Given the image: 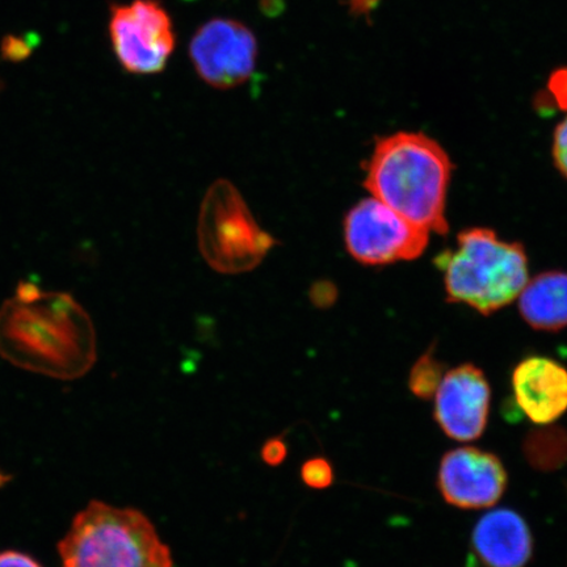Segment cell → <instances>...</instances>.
<instances>
[{
  "label": "cell",
  "mask_w": 567,
  "mask_h": 567,
  "mask_svg": "<svg viewBox=\"0 0 567 567\" xmlns=\"http://www.w3.org/2000/svg\"><path fill=\"white\" fill-rule=\"evenodd\" d=\"M472 547L485 567H526L534 553V538L519 514L499 508L481 517Z\"/></svg>",
  "instance_id": "12"
},
{
  "label": "cell",
  "mask_w": 567,
  "mask_h": 567,
  "mask_svg": "<svg viewBox=\"0 0 567 567\" xmlns=\"http://www.w3.org/2000/svg\"><path fill=\"white\" fill-rule=\"evenodd\" d=\"M274 245L238 189L228 181L213 184L198 218V246L207 264L221 274L251 271Z\"/></svg>",
  "instance_id": "5"
},
{
  "label": "cell",
  "mask_w": 567,
  "mask_h": 567,
  "mask_svg": "<svg viewBox=\"0 0 567 567\" xmlns=\"http://www.w3.org/2000/svg\"><path fill=\"white\" fill-rule=\"evenodd\" d=\"M548 94L561 111H567V68L553 71L548 80Z\"/></svg>",
  "instance_id": "17"
},
{
  "label": "cell",
  "mask_w": 567,
  "mask_h": 567,
  "mask_svg": "<svg viewBox=\"0 0 567 567\" xmlns=\"http://www.w3.org/2000/svg\"><path fill=\"white\" fill-rule=\"evenodd\" d=\"M276 6L281 7V0H264L265 11H269L271 13L279 11L280 9H278Z\"/></svg>",
  "instance_id": "23"
},
{
  "label": "cell",
  "mask_w": 567,
  "mask_h": 567,
  "mask_svg": "<svg viewBox=\"0 0 567 567\" xmlns=\"http://www.w3.org/2000/svg\"><path fill=\"white\" fill-rule=\"evenodd\" d=\"M110 35L122 66L132 74H157L175 48L173 21L158 0L112 7Z\"/></svg>",
  "instance_id": "7"
},
{
  "label": "cell",
  "mask_w": 567,
  "mask_h": 567,
  "mask_svg": "<svg viewBox=\"0 0 567 567\" xmlns=\"http://www.w3.org/2000/svg\"><path fill=\"white\" fill-rule=\"evenodd\" d=\"M380 0H350V9L357 16H368L374 7H378Z\"/></svg>",
  "instance_id": "21"
},
{
  "label": "cell",
  "mask_w": 567,
  "mask_h": 567,
  "mask_svg": "<svg viewBox=\"0 0 567 567\" xmlns=\"http://www.w3.org/2000/svg\"><path fill=\"white\" fill-rule=\"evenodd\" d=\"M517 406L536 424H550L567 410V371L557 361L532 357L513 373Z\"/></svg>",
  "instance_id": "11"
},
{
  "label": "cell",
  "mask_w": 567,
  "mask_h": 567,
  "mask_svg": "<svg viewBox=\"0 0 567 567\" xmlns=\"http://www.w3.org/2000/svg\"><path fill=\"white\" fill-rule=\"evenodd\" d=\"M502 461L476 446H461L445 453L437 474V486L449 505L481 509L496 505L507 488Z\"/></svg>",
  "instance_id": "9"
},
{
  "label": "cell",
  "mask_w": 567,
  "mask_h": 567,
  "mask_svg": "<svg viewBox=\"0 0 567 567\" xmlns=\"http://www.w3.org/2000/svg\"><path fill=\"white\" fill-rule=\"evenodd\" d=\"M6 54H9L12 60H20L28 54V49L20 41L11 39V44H9V49H6Z\"/></svg>",
  "instance_id": "22"
},
{
  "label": "cell",
  "mask_w": 567,
  "mask_h": 567,
  "mask_svg": "<svg viewBox=\"0 0 567 567\" xmlns=\"http://www.w3.org/2000/svg\"><path fill=\"white\" fill-rule=\"evenodd\" d=\"M189 55L204 82L233 89L245 83L257 66V39L239 21L213 19L195 33Z\"/></svg>",
  "instance_id": "8"
},
{
  "label": "cell",
  "mask_w": 567,
  "mask_h": 567,
  "mask_svg": "<svg viewBox=\"0 0 567 567\" xmlns=\"http://www.w3.org/2000/svg\"><path fill=\"white\" fill-rule=\"evenodd\" d=\"M435 420L457 442L477 441L491 413L492 388L476 365L463 364L444 374L434 396Z\"/></svg>",
  "instance_id": "10"
},
{
  "label": "cell",
  "mask_w": 567,
  "mask_h": 567,
  "mask_svg": "<svg viewBox=\"0 0 567 567\" xmlns=\"http://www.w3.org/2000/svg\"><path fill=\"white\" fill-rule=\"evenodd\" d=\"M0 567H42L31 556L17 550H6L0 553Z\"/></svg>",
  "instance_id": "20"
},
{
  "label": "cell",
  "mask_w": 567,
  "mask_h": 567,
  "mask_svg": "<svg viewBox=\"0 0 567 567\" xmlns=\"http://www.w3.org/2000/svg\"><path fill=\"white\" fill-rule=\"evenodd\" d=\"M288 456V446L287 443L284 442L282 437H272L269 439L261 446V460L268 466H279L287 460Z\"/></svg>",
  "instance_id": "18"
},
{
  "label": "cell",
  "mask_w": 567,
  "mask_h": 567,
  "mask_svg": "<svg viewBox=\"0 0 567 567\" xmlns=\"http://www.w3.org/2000/svg\"><path fill=\"white\" fill-rule=\"evenodd\" d=\"M446 299L488 316L507 307L528 282V259L520 244L505 243L486 228L461 231L456 248L439 254Z\"/></svg>",
  "instance_id": "3"
},
{
  "label": "cell",
  "mask_w": 567,
  "mask_h": 567,
  "mask_svg": "<svg viewBox=\"0 0 567 567\" xmlns=\"http://www.w3.org/2000/svg\"><path fill=\"white\" fill-rule=\"evenodd\" d=\"M429 234L374 197L354 205L344 221L347 250L367 266L420 258Z\"/></svg>",
  "instance_id": "6"
},
{
  "label": "cell",
  "mask_w": 567,
  "mask_h": 567,
  "mask_svg": "<svg viewBox=\"0 0 567 567\" xmlns=\"http://www.w3.org/2000/svg\"><path fill=\"white\" fill-rule=\"evenodd\" d=\"M452 168L449 154L435 140L400 132L375 144L364 186L409 223L444 236Z\"/></svg>",
  "instance_id": "2"
},
{
  "label": "cell",
  "mask_w": 567,
  "mask_h": 567,
  "mask_svg": "<svg viewBox=\"0 0 567 567\" xmlns=\"http://www.w3.org/2000/svg\"><path fill=\"white\" fill-rule=\"evenodd\" d=\"M519 310L530 328L559 331L567 326V274L544 272L528 280L519 295Z\"/></svg>",
  "instance_id": "13"
},
{
  "label": "cell",
  "mask_w": 567,
  "mask_h": 567,
  "mask_svg": "<svg viewBox=\"0 0 567 567\" xmlns=\"http://www.w3.org/2000/svg\"><path fill=\"white\" fill-rule=\"evenodd\" d=\"M62 567H174L172 549L140 509L92 501L59 544Z\"/></svg>",
  "instance_id": "4"
},
{
  "label": "cell",
  "mask_w": 567,
  "mask_h": 567,
  "mask_svg": "<svg viewBox=\"0 0 567 567\" xmlns=\"http://www.w3.org/2000/svg\"><path fill=\"white\" fill-rule=\"evenodd\" d=\"M300 476L308 487L315 488V491H324L334 482V470H332L329 460L313 457L305 461Z\"/></svg>",
  "instance_id": "16"
},
{
  "label": "cell",
  "mask_w": 567,
  "mask_h": 567,
  "mask_svg": "<svg viewBox=\"0 0 567 567\" xmlns=\"http://www.w3.org/2000/svg\"><path fill=\"white\" fill-rule=\"evenodd\" d=\"M524 455L537 471L551 472L567 463V432L561 427H543L529 432Z\"/></svg>",
  "instance_id": "14"
},
{
  "label": "cell",
  "mask_w": 567,
  "mask_h": 567,
  "mask_svg": "<svg viewBox=\"0 0 567 567\" xmlns=\"http://www.w3.org/2000/svg\"><path fill=\"white\" fill-rule=\"evenodd\" d=\"M0 354L25 370L78 379L96 360L94 324L73 297L23 282L0 309Z\"/></svg>",
  "instance_id": "1"
},
{
  "label": "cell",
  "mask_w": 567,
  "mask_h": 567,
  "mask_svg": "<svg viewBox=\"0 0 567 567\" xmlns=\"http://www.w3.org/2000/svg\"><path fill=\"white\" fill-rule=\"evenodd\" d=\"M444 364L435 358L434 349L423 353L411 368L409 388L417 399H434L444 378Z\"/></svg>",
  "instance_id": "15"
},
{
  "label": "cell",
  "mask_w": 567,
  "mask_h": 567,
  "mask_svg": "<svg viewBox=\"0 0 567 567\" xmlns=\"http://www.w3.org/2000/svg\"><path fill=\"white\" fill-rule=\"evenodd\" d=\"M553 157H555L559 172L567 177V117L557 126L555 132V140H553Z\"/></svg>",
  "instance_id": "19"
}]
</instances>
